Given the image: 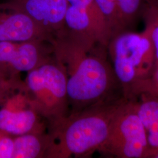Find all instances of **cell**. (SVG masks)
<instances>
[{
  "label": "cell",
  "mask_w": 158,
  "mask_h": 158,
  "mask_svg": "<svg viewBox=\"0 0 158 158\" xmlns=\"http://www.w3.org/2000/svg\"><path fill=\"white\" fill-rule=\"evenodd\" d=\"M148 151L147 131L136 111L135 100L125 99L99 152L115 158H147Z\"/></svg>",
  "instance_id": "8992f818"
},
{
  "label": "cell",
  "mask_w": 158,
  "mask_h": 158,
  "mask_svg": "<svg viewBox=\"0 0 158 158\" xmlns=\"http://www.w3.org/2000/svg\"><path fill=\"white\" fill-rule=\"evenodd\" d=\"M6 77H6V76L0 71V87L2 85L3 81L4 80V79H6Z\"/></svg>",
  "instance_id": "ac0fdd59"
},
{
  "label": "cell",
  "mask_w": 158,
  "mask_h": 158,
  "mask_svg": "<svg viewBox=\"0 0 158 158\" xmlns=\"http://www.w3.org/2000/svg\"><path fill=\"white\" fill-rule=\"evenodd\" d=\"M51 44L66 76L70 113L124 97L108 59L107 46L91 45L66 34Z\"/></svg>",
  "instance_id": "6da1fadb"
},
{
  "label": "cell",
  "mask_w": 158,
  "mask_h": 158,
  "mask_svg": "<svg viewBox=\"0 0 158 158\" xmlns=\"http://www.w3.org/2000/svg\"><path fill=\"white\" fill-rule=\"evenodd\" d=\"M123 32L131 31L142 12L145 0H115Z\"/></svg>",
  "instance_id": "4fadbf2b"
},
{
  "label": "cell",
  "mask_w": 158,
  "mask_h": 158,
  "mask_svg": "<svg viewBox=\"0 0 158 158\" xmlns=\"http://www.w3.org/2000/svg\"><path fill=\"white\" fill-rule=\"evenodd\" d=\"M44 40L51 42L48 34L22 12L0 5V42Z\"/></svg>",
  "instance_id": "30bf717a"
},
{
  "label": "cell",
  "mask_w": 158,
  "mask_h": 158,
  "mask_svg": "<svg viewBox=\"0 0 158 158\" xmlns=\"http://www.w3.org/2000/svg\"><path fill=\"white\" fill-rule=\"evenodd\" d=\"M146 2L151 6L158 14V0H147Z\"/></svg>",
  "instance_id": "e0dca14e"
},
{
  "label": "cell",
  "mask_w": 158,
  "mask_h": 158,
  "mask_svg": "<svg viewBox=\"0 0 158 158\" xmlns=\"http://www.w3.org/2000/svg\"><path fill=\"white\" fill-rule=\"evenodd\" d=\"M145 28L150 32L155 51L156 67L158 66V14L146 1L142 12Z\"/></svg>",
  "instance_id": "9a60e30c"
},
{
  "label": "cell",
  "mask_w": 158,
  "mask_h": 158,
  "mask_svg": "<svg viewBox=\"0 0 158 158\" xmlns=\"http://www.w3.org/2000/svg\"><path fill=\"white\" fill-rule=\"evenodd\" d=\"M0 5L32 18L50 37L51 43L64 33L67 0H6Z\"/></svg>",
  "instance_id": "9c48e42d"
},
{
  "label": "cell",
  "mask_w": 158,
  "mask_h": 158,
  "mask_svg": "<svg viewBox=\"0 0 158 158\" xmlns=\"http://www.w3.org/2000/svg\"><path fill=\"white\" fill-rule=\"evenodd\" d=\"M149 158H158V151L156 152L153 153L152 154Z\"/></svg>",
  "instance_id": "d6986e66"
},
{
  "label": "cell",
  "mask_w": 158,
  "mask_h": 158,
  "mask_svg": "<svg viewBox=\"0 0 158 158\" xmlns=\"http://www.w3.org/2000/svg\"><path fill=\"white\" fill-rule=\"evenodd\" d=\"M125 99L116 98L75 113L48 125L51 143L47 158H88L100 151L113 119Z\"/></svg>",
  "instance_id": "7a4b0ae2"
},
{
  "label": "cell",
  "mask_w": 158,
  "mask_h": 158,
  "mask_svg": "<svg viewBox=\"0 0 158 158\" xmlns=\"http://www.w3.org/2000/svg\"><path fill=\"white\" fill-rule=\"evenodd\" d=\"M24 81L38 111L48 125L69 114L66 76L53 54L28 72Z\"/></svg>",
  "instance_id": "277c9868"
},
{
  "label": "cell",
  "mask_w": 158,
  "mask_h": 158,
  "mask_svg": "<svg viewBox=\"0 0 158 158\" xmlns=\"http://www.w3.org/2000/svg\"><path fill=\"white\" fill-rule=\"evenodd\" d=\"M51 143L48 132H31L14 136L12 158H46Z\"/></svg>",
  "instance_id": "7c38bea8"
},
{
  "label": "cell",
  "mask_w": 158,
  "mask_h": 158,
  "mask_svg": "<svg viewBox=\"0 0 158 158\" xmlns=\"http://www.w3.org/2000/svg\"><path fill=\"white\" fill-rule=\"evenodd\" d=\"M64 33L92 45L107 46L110 33L95 0H67Z\"/></svg>",
  "instance_id": "52a82bcc"
},
{
  "label": "cell",
  "mask_w": 158,
  "mask_h": 158,
  "mask_svg": "<svg viewBox=\"0 0 158 158\" xmlns=\"http://www.w3.org/2000/svg\"><path fill=\"white\" fill-rule=\"evenodd\" d=\"M107 26L110 36L123 32L115 0H95Z\"/></svg>",
  "instance_id": "5bb4252c"
},
{
  "label": "cell",
  "mask_w": 158,
  "mask_h": 158,
  "mask_svg": "<svg viewBox=\"0 0 158 158\" xmlns=\"http://www.w3.org/2000/svg\"><path fill=\"white\" fill-rule=\"evenodd\" d=\"M53 54L52 45L48 41L0 42V71L6 77L28 73Z\"/></svg>",
  "instance_id": "ba28073f"
},
{
  "label": "cell",
  "mask_w": 158,
  "mask_h": 158,
  "mask_svg": "<svg viewBox=\"0 0 158 158\" xmlns=\"http://www.w3.org/2000/svg\"><path fill=\"white\" fill-rule=\"evenodd\" d=\"M47 128L20 74L6 77L0 87V130L17 136L46 132Z\"/></svg>",
  "instance_id": "5b68a950"
},
{
  "label": "cell",
  "mask_w": 158,
  "mask_h": 158,
  "mask_svg": "<svg viewBox=\"0 0 158 158\" xmlns=\"http://www.w3.org/2000/svg\"><path fill=\"white\" fill-rule=\"evenodd\" d=\"M136 111L147 132V158L158 151V97L142 94L134 100Z\"/></svg>",
  "instance_id": "8fae6325"
},
{
  "label": "cell",
  "mask_w": 158,
  "mask_h": 158,
  "mask_svg": "<svg viewBox=\"0 0 158 158\" xmlns=\"http://www.w3.org/2000/svg\"><path fill=\"white\" fill-rule=\"evenodd\" d=\"M108 57L125 99L148 79L156 66L155 51L149 31H128L113 36L107 45Z\"/></svg>",
  "instance_id": "3957f363"
},
{
  "label": "cell",
  "mask_w": 158,
  "mask_h": 158,
  "mask_svg": "<svg viewBox=\"0 0 158 158\" xmlns=\"http://www.w3.org/2000/svg\"><path fill=\"white\" fill-rule=\"evenodd\" d=\"M142 94H147L158 97V66L152 74L147 80L138 85L132 91L130 100H135Z\"/></svg>",
  "instance_id": "2e32d148"
}]
</instances>
